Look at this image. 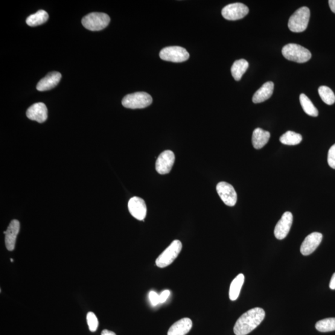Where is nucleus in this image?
Here are the masks:
<instances>
[{
  "label": "nucleus",
  "mask_w": 335,
  "mask_h": 335,
  "mask_svg": "<svg viewBox=\"0 0 335 335\" xmlns=\"http://www.w3.org/2000/svg\"><path fill=\"white\" fill-rule=\"evenodd\" d=\"M265 317L263 308L255 307L246 311L236 322L234 328L236 335H247L252 332L260 323Z\"/></svg>",
  "instance_id": "1"
},
{
  "label": "nucleus",
  "mask_w": 335,
  "mask_h": 335,
  "mask_svg": "<svg viewBox=\"0 0 335 335\" xmlns=\"http://www.w3.org/2000/svg\"><path fill=\"white\" fill-rule=\"evenodd\" d=\"M282 54L285 59L297 63L308 62L311 59V52L307 49L296 43H289L282 49Z\"/></svg>",
  "instance_id": "2"
},
{
  "label": "nucleus",
  "mask_w": 335,
  "mask_h": 335,
  "mask_svg": "<svg viewBox=\"0 0 335 335\" xmlns=\"http://www.w3.org/2000/svg\"><path fill=\"white\" fill-rule=\"evenodd\" d=\"M310 11L309 8L304 7L298 9L290 17L288 27L293 33H302L307 29L309 22Z\"/></svg>",
  "instance_id": "3"
},
{
  "label": "nucleus",
  "mask_w": 335,
  "mask_h": 335,
  "mask_svg": "<svg viewBox=\"0 0 335 335\" xmlns=\"http://www.w3.org/2000/svg\"><path fill=\"white\" fill-rule=\"evenodd\" d=\"M153 99L145 92H136L126 96L122 101L124 107L129 109L145 108L152 103Z\"/></svg>",
  "instance_id": "4"
},
{
  "label": "nucleus",
  "mask_w": 335,
  "mask_h": 335,
  "mask_svg": "<svg viewBox=\"0 0 335 335\" xmlns=\"http://www.w3.org/2000/svg\"><path fill=\"white\" fill-rule=\"evenodd\" d=\"M82 25L90 31H99L106 28L110 23V17L106 13H92L83 17Z\"/></svg>",
  "instance_id": "5"
},
{
  "label": "nucleus",
  "mask_w": 335,
  "mask_h": 335,
  "mask_svg": "<svg viewBox=\"0 0 335 335\" xmlns=\"http://www.w3.org/2000/svg\"><path fill=\"white\" fill-rule=\"evenodd\" d=\"M182 243L180 240H174L167 249L156 260V265L160 268L168 266L176 260L182 250Z\"/></svg>",
  "instance_id": "6"
},
{
  "label": "nucleus",
  "mask_w": 335,
  "mask_h": 335,
  "mask_svg": "<svg viewBox=\"0 0 335 335\" xmlns=\"http://www.w3.org/2000/svg\"><path fill=\"white\" fill-rule=\"evenodd\" d=\"M160 57L168 62L180 63L188 60L189 54L182 47L171 46L163 49L160 52Z\"/></svg>",
  "instance_id": "7"
},
{
  "label": "nucleus",
  "mask_w": 335,
  "mask_h": 335,
  "mask_svg": "<svg viewBox=\"0 0 335 335\" xmlns=\"http://www.w3.org/2000/svg\"><path fill=\"white\" fill-rule=\"evenodd\" d=\"M249 8L241 3H235L227 5L222 10V14L224 18L230 21L242 19L249 14Z\"/></svg>",
  "instance_id": "8"
},
{
  "label": "nucleus",
  "mask_w": 335,
  "mask_h": 335,
  "mask_svg": "<svg viewBox=\"0 0 335 335\" xmlns=\"http://www.w3.org/2000/svg\"><path fill=\"white\" fill-rule=\"evenodd\" d=\"M217 193L225 205L234 206L237 203V194L231 185L227 182H220L216 187Z\"/></svg>",
  "instance_id": "9"
},
{
  "label": "nucleus",
  "mask_w": 335,
  "mask_h": 335,
  "mask_svg": "<svg viewBox=\"0 0 335 335\" xmlns=\"http://www.w3.org/2000/svg\"><path fill=\"white\" fill-rule=\"evenodd\" d=\"M175 157L173 151L165 150L163 151L157 160L155 168L160 174L170 173L174 165Z\"/></svg>",
  "instance_id": "10"
},
{
  "label": "nucleus",
  "mask_w": 335,
  "mask_h": 335,
  "mask_svg": "<svg viewBox=\"0 0 335 335\" xmlns=\"http://www.w3.org/2000/svg\"><path fill=\"white\" fill-rule=\"evenodd\" d=\"M293 215L290 212H285L280 220L276 224L275 235L278 240H282L287 237L293 225Z\"/></svg>",
  "instance_id": "11"
},
{
  "label": "nucleus",
  "mask_w": 335,
  "mask_h": 335,
  "mask_svg": "<svg viewBox=\"0 0 335 335\" xmlns=\"http://www.w3.org/2000/svg\"><path fill=\"white\" fill-rule=\"evenodd\" d=\"M128 208L131 215L136 219L144 220L147 215V206L144 199L139 197H133L128 203Z\"/></svg>",
  "instance_id": "12"
},
{
  "label": "nucleus",
  "mask_w": 335,
  "mask_h": 335,
  "mask_svg": "<svg viewBox=\"0 0 335 335\" xmlns=\"http://www.w3.org/2000/svg\"><path fill=\"white\" fill-rule=\"evenodd\" d=\"M323 235L319 232L311 233L305 238L301 247L303 255L308 256L315 252L322 242Z\"/></svg>",
  "instance_id": "13"
},
{
  "label": "nucleus",
  "mask_w": 335,
  "mask_h": 335,
  "mask_svg": "<svg viewBox=\"0 0 335 335\" xmlns=\"http://www.w3.org/2000/svg\"><path fill=\"white\" fill-rule=\"evenodd\" d=\"M26 116L32 121L43 123L48 119V108L45 104L35 103L27 110Z\"/></svg>",
  "instance_id": "14"
},
{
  "label": "nucleus",
  "mask_w": 335,
  "mask_h": 335,
  "mask_svg": "<svg viewBox=\"0 0 335 335\" xmlns=\"http://www.w3.org/2000/svg\"><path fill=\"white\" fill-rule=\"evenodd\" d=\"M19 229V221L13 220L11 221L10 225L8 227L7 231L4 232L6 247L9 251H13L15 248L17 235L18 234Z\"/></svg>",
  "instance_id": "15"
},
{
  "label": "nucleus",
  "mask_w": 335,
  "mask_h": 335,
  "mask_svg": "<svg viewBox=\"0 0 335 335\" xmlns=\"http://www.w3.org/2000/svg\"><path fill=\"white\" fill-rule=\"evenodd\" d=\"M61 78H62V75L59 72L49 73L44 78L39 81L37 84L36 88L39 92L48 91V90L55 88L59 84Z\"/></svg>",
  "instance_id": "16"
},
{
  "label": "nucleus",
  "mask_w": 335,
  "mask_h": 335,
  "mask_svg": "<svg viewBox=\"0 0 335 335\" xmlns=\"http://www.w3.org/2000/svg\"><path fill=\"white\" fill-rule=\"evenodd\" d=\"M193 327V322L190 319L183 318L174 323L169 329L168 335H186Z\"/></svg>",
  "instance_id": "17"
},
{
  "label": "nucleus",
  "mask_w": 335,
  "mask_h": 335,
  "mask_svg": "<svg viewBox=\"0 0 335 335\" xmlns=\"http://www.w3.org/2000/svg\"><path fill=\"white\" fill-rule=\"evenodd\" d=\"M274 90V83L272 81L265 83L253 95L252 101L255 104L263 103L272 97Z\"/></svg>",
  "instance_id": "18"
},
{
  "label": "nucleus",
  "mask_w": 335,
  "mask_h": 335,
  "mask_svg": "<svg viewBox=\"0 0 335 335\" xmlns=\"http://www.w3.org/2000/svg\"><path fill=\"white\" fill-rule=\"evenodd\" d=\"M270 133L260 128H257L253 131L252 144L255 149H261L269 141Z\"/></svg>",
  "instance_id": "19"
},
{
  "label": "nucleus",
  "mask_w": 335,
  "mask_h": 335,
  "mask_svg": "<svg viewBox=\"0 0 335 335\" xmlns=\"http://www.w3.org/2000/svg\"><path fill=\"white\" fill-rule=\"evenodd\" d=\"M244 281V276L243 274H239L232 281L230 287L229 298L232 301H236L240 295V291Z\"/></svg>",
  "instance_id": "20"
},
{
  "label": "nucleus",
  "mask_w": 335,
  "mask_h": 335,
  "mask_svg": "<svg viewBox=\"0 0 335 335\" xmlns=\"http://www.w3.org/2000/svg\"><path fill=\"white\" fill-rule=\"evenodd\" d=\"M249 64L246 60L240 59L233 64L231 68V73L235 80L240 81L241 77L249 68Z\"/></svg>",
  "instance_id": "21"
},
{
  "label": "nucleus",
  "mask_w": 335,
  "mask_h": 335,
  "mask_svg": "<svg viewBox=\"0 0 335 335\" xmlns=\"http://www.w3.org/2000/svg\"><path fill=\"white\" fill-rule=\"evenodd\" d=\"M48 13L44 10H39L37 13L28 17V18L26 19V23L31 27H35V26L43 24L48 21Z\"/></svg>",
  "instance_id": "22"
},
{
  "label": "nucleus",
  "mask_w": 335,
  "mask_h": 335,
  "mask_svg": "<svg viewBox=\"0 0 335 335\" xmlns=\"http://www.w3.org/2000/svg\"><path fill=\"white\" fill-rule=\"evenodd\" d=\"M300 103H301L303 110L308 116L317 117L319 115L318 110L314 106L312 102L305 94L300 95Z\"/></svg>",
  "instance_id": "23"
},
{
  "label": "nucleus",
  "mask_w": 335,
  "mask_h": 335,
  "mask_svg": "<svg viewBox=\"0 0 335 335\" xmlns=\"http://www.w3.org/2000/svg\"><path fill=\"white\" fill-rule=\"evenodd\" d=\"M279 141L284 145H296L302 142V136L293 131H287L281 137Z\"/></svg>",
  "instance_id": "24"
},
{
  "label": "nucleus",
  "mask_w": 335,
  "mask_h": 335,
  "mask_svg": "<svg viewBox=\"0 0 335 335\" xmlns=\"http://www.w3.org/2000/svg\"><path fill=\"white\" fill-rule=\"evenodd\" d=\"M319 94L322 101L328 105H332L335 102V95L328 86H321L319 88Z\"/></svg>",
  "instance_id": "25"
},
{
  "label": "nucleus",
  "mask_w": 335,
  "mask_h": 335,
  "mask_svg": "<svg viewBox=\"0 0 335 335\" xmlns=\"http://www.w3.org/2000/svg\"><path fill=\"white\" fill-rule=\"evenodd\" d=\"M317 330L320 332H330L335 330V318H328L320 320L316 325Z\"/></svg>",
  "instance_id": "26"
},
{
  "label": "nucleus",
  "mask_w": 335,
  "mask_h": 335,
  "mask_svg": "<svg viewBox=\"0 0 335 335\" xmlns=\"http://www.w3.org/2000/svg\"><path fill=\"white\" fill-rule=\"evenodd\" d=\"M87 323H88L90 330L95 332L97 330L99 322L97 317L92 311L87 314L86 316Z\"/></svg>",
  "instance_id": "27"
},
{
  "label": "nucleus",
  "mask_w": 335,
  "mask_h": 335,
  "mask_svg": "<svg viewBox=\"0 0 335 335\" xmlns=\"http://www.w3.org/2000/svg\"><path fill=\"white\" fill-rule=\"evenodd\" d=\"M328 163L331 168L335 169V144L328 151Z\"/></svg>",
  "instance_id": "28"
},
{
  "label": "nucleus",
  "mask_w": 335,
  "mask_h": 335,
  "mask_svg": "<svg viewBox=\"0 0 335 335\" xmlns=\"http://www.w3.org/2000/svg\"><path fill=\"white\" fill-rule=\"evenodd\" d=\"M148 297H149V300L151 305L157 306L160 304V295L155 293V291H150Z\"/></svg>",
  "instance_id": "29"
},
{
  "label": "nucleus",
  "mask_w": 335,
  "mask_h": 335,
  "mask_svg": "<svg viewBox=\"0 0 335 335\" xmlns=\"http://www.w3.org/2000/svg\"><path fill=\"white\" fill-rule=\"evenodd\" d=\"M170 296V291L169 290H165L160 294V303L163 304L167 301L169 296Z\"/></svg>",
  "instance_id": "30"
},
{
  "label": "nucleus",
  "mask_w": 335,
  "mask_h": 335,
  "mask_svg": "<svg viewBox=\"0 0 335 335\" xmlns=\"http://www.w3.org/2000/svg\"><path fill=\"white\" fill-rule=\"evenodd\" d=\"M330 288L332 290H335V273L331 277V281L330 282Z\"/></svg>",
  "instance_id": "31"
},
{
  "label": "nucleus",
  "mask_w": 335,
  "mask_h": 335,
  "mask_svg": "<svg viewBox=\"0 0 335 335\" xmlns=\"http://www.w3.org/2000/svg\"><path fill=\"white\" fill-rule=\"evenodd\" d=\"M328 4L331 10L335 13V0H330V1H328Z\"/></svg>",
  "instance_id": "32"
},
{
  "label": "nucleus",
  "mask_w": 335,
  "mask_h": 335,
  "mask_svg": "<svg viewBox=\"0 0 335 335\" xmlns=\"http://www.w3.org/2000/svg\"><path fill=\"white\" fill-rule=\"evenodd\" d=\"M101 335H116V334L115 333V332L107 330H104L103 331H102Z\"/></svg>",
  "instance_id": "33"
},
{
  "label": "nucleus",
  "mask_w": 335,
  "mask_h": 335,
  "mask_svg": "<svg viewBox=\"0 0 335 335\" xmlns=\"http://www.w3.org/2000/svg\"><path fill=\"white\" fill-rule=\"evenodd\" d=\"M11 262H13V259H11Z\"/></svg>",
  "instance_id": "34"
}]
</instances>
